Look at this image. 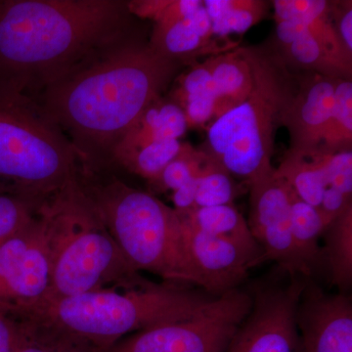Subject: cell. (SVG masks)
Here are the masks:
<instances>
[{"label":"cell","mask_w":352,"mask_h":352,"mask_svg":"<svg viewBox=\"0 0 352 352\" xmlns=\"http://www.w3.org/2000/svg\"><path fill=\"white\" fill-rule=\"evenodd\" d=\"M180 65L131 32L32 95L71 141L80 171L102 173Z\"/></svg>","instance_id":"cell-1"},{"label":"cell","mask_w":352,"mask_h":352,"mask_svg":"<svg viewBox=\"0 0 352 352\" xmlns=\"http://www.w3.org/2000/svg\"><path fill=\"white\" fill-rule=\"evenodd\" d=\"M122 0H0V80L36 94L131 32Z\"/></svg>","instance_id":"cell-2"},{"label":"cell","mask_w":352,"mask_h":352,"mask_svg":"<svg viewBox=\"0 0 352 352\" xmlns=\"http://www.w3.org/2000/svg\"><path fill=\"white\" fill-rule=\"evenodd\" d=\"M217 298L191 285L149 281L43 300L14 318L106 352L131 333L190 318Z\"/></svg>","instance_id":"cell-3"},{"label":"cell","mask_w":352,"mask_h":352,"mask_svg":"<svg viewBox=\"0 0 352 352\" xmlns=\"http://www.w3.org/2000/svg\"><path fill=\"white\" fill-rule=\"evenodd\" d=\"M38 214L45 227L51 256L50 288L44 300L150 281L127 261L78 178L44 201Z\"/></svg>","instance_id":"cell-4"},{"label":"cell","mask_w":352,"mask_h":352,"mask_svg":"<svg viewBox=\"0 0 352 352\" xmlns=\"http://www.w3.org/2000/svg\"><path fill=\"white\" fill-rule=\"evenodd\" d=\"M78 182L134 270L148 271L166 282L200 288L182 220L173 208L156 195L103 171H80Z\"/></svg>","instance_id":"cell-5"},{"label":"cell","mask_w":352,"mask_h":352,"mask_svg":"<svg viewBox=\"0 0 352 352\" xmlns=\"http://www.w3.org/2000/svg\"><path fill=\"white\" fill-rule=\"evenodd\" d=\"M245 50L252 68L251 92L214 120L199 150L250 185L274 170L275 133L298 87V74L285 64L272 43Z\"/></svg>","instance_id":"cell-6"},{"label":"cell","mask_w":352,"mask_h":352,"mask_svg":"<svg viewBox=\"0 0 352 352\" xmlns=\"http://www.w3.org/2000/svg\"><path fill=\"white\" fill-rule=\"evenodd\" d=\"M80 173L75 148L38 99L0 80V193L39 208Z\"/></svg>","instance_id":"cell-7"},{"label":"cell","mask_w":352,"mask_h":352,"mask_svg":"<svg viewBox=\"0 0 352 352\" xmlns=\"http://www.w3.org/2000/svg\"><path fill=\"white\" fill-rule=\"evenodd\" d=\"M252 303L249 289H231L198 314L131 333L106 352H226Z\"/></svg>","instance_id":"cell-8"},{"label":"cell","mask_w":352,"mask_h":352,"mask_svg":"<svg viewBox=\"0 0 352 352\" xmlns=\"http://www.w3.org/2000/svg\"><path fill=\"white\" fill-rule=\"evenodd\" d=\"M307 277L276 267L249 288L252 307L226 352H302L296 307Z\"/></svg>","instance_id":"cell-9"},{"label":"cell","mask_w":352,"mask_h":352,"mask_svg":"<svg viewBox=\"0 0 352 352\" xmlns=\"http://www.w3.org/2000/svg\"><path fill=\"white\" fill-rule=\"evenodd\" d=\"M50 283V245L36 212L27 226L0 245V314L17 317L36 307Z\"/></svg>","instance_id":"cell-10"},{"label":"cell","mask_w":352,"mask_h":352,"mask_svg":"<svg viewBox=\"0 0 352 352\" xmlns=\"http://www.w3.org/2000/svg\"><path fill=\"white\" fill-rule=\"evenodd\" d=\"M249 186L248 226L263 250V263L275 261L277 267L308 278L292 234L288 185L275 173L274 168Z\"/></svg>","instance_id":"cell-11"},{"label":"cell","mask_w":352,"mask_h":352,"mask_svg":"<svg viewBox=\"0 0 352 352\" xmlns=\"http://www.w3.org/2000/svg\"><path fill=\"white\" fill-rule=\"evenodd\" d=\"M302 352H352V300L307 278L296 311Z\"/></svg>","instance_id":"cell-12"},{"label":"cell","mask_w":352,"mask_h":352,"mask_svg":"<svg viewBox=\"0 0 352 352\" xmlns=\"http://www.w3.org/2000/svg\"><path fill=\"white\" fill-rule=\"evenodd\" d=\"M182 227L187 251L200 278V288L210 295L219 296L237 289L250 270L263 263L261 248L201 232L183 223Z\"/></svg>","instance_id":"cell-13"},{"label":"cell","mask_w":352,"mask_h":352,"mask_svg":"<svg viewBox=\"0 0 352 352\" xmlns=\"http://www.w3.org/2000/svg\"><path fill=\"white\" fill-rule=\"evenodd\" d=\"M296 74L298 87L282 115L281 126L288 129L289 149L309 151L320 145L340 78L314 73Z\"/></svg>","instance_id":"cell-14"},{"label":"cell","mask_w":352,"mask_h":352,"mask_svg":"<svg viewBox=\"0 0 352 352\" xmlns=\"http://www.w3.org/2000/svg\"><path fill=\"white\" fill-rule=\"evenodd\" d=\"M149 44L162 56L179 64L203 55L215 56L238 46V43L224 38L204 39L196 32L191 16L168 27H155Z\"/></svg>","instance_id":"cell-15"},{"label":"cell","mask_w":352,"mask_h":352,"mask_svg":"<svg viewBox=\"0 0 352 352\" xmlns=\"http://www.w3.org/2000/svg\"><path fill=\"white\" fill-rule=\"evenodd\" d=\"M210 58L217 95V119L249 96L252 87V68L245 47H236Z\"/></svg>","instance_id":"cell-16"},{"label":"cell","mask_w":352,"mask_h":352,"mask_svg":"<svg viewBox=\"0 0 352 352\" xmlns=\"http://www.w3.org/2000/svg\"><path fill=\"white\" fill-rule=\"evenodd\" d=\"M275 21H296L302 23L317 41L328 48L333 54L352 64V56L344 50L336 32L331 6L326 0H275Z\"/></svg>","instance_id":"cell-17"},{"label":"cell","mask_w":352,"mask_h":352,"mask_svg":"<svg viewBox=\"0 0 352 352\" xmlns=\"http://www.w3.org/2000/svg\"><path fill=\"white\" fill-rule=\"evenodd\" d=\"M275 50L285 64L296 73H314L351 80L352 64L333 54L308 32L305 25L291 43Z\"/></svg>","instance_id":"cell-18"},{"label":"cell","mask_w":352,"mask_h":352,"mask_svg":"<svg viewBox=\"0 0 352 352\" xmlns=\"http://www.w3.org/2000/svg\"><path fill=\"white\" fill-rule=\"evenodd\" d=\"M321 270L333 286L346 294L352 286V206L324 230Z\"/></svg>","instance_id":"cell-19"},{"label":"cell","mask_w":352,"mask_h":352,"mask_svg":"<svg viewBox=\"0 0 352 352\" xmlns=\"http://www.w3.org/2000/svg\"><path fill=\"white\" fill-rule=\"evenodd\" d=\"M289 204L294 243L308 278H312L321 271L320 239L326 226L318 208L300 200L291 189Z\"/></svg>","instance_id":"cell-20"},{"label":"cell","mask_w":352,"mask_h":352,"mask_svg":"<svg viewBox=\"0 0 352 352\" xmlns=\"http://www.w3.org/2000/svg\"><path fill=\"white\" fill-rule=\"evenodd\" d=\"M315 150L289 149L282 163L275 168V173L300 200L318 208L327 183L317 161Z\"/></svg>","instance_id":"cell-21"},{"label":"cell","mask_w":352,"mask_h":352,"mask_svg":"<svg viewBox=\"0 0 352 352\" xmlns=\"http://www.w3.org/2000/svg\"><path fill=\"white\" fill-rule=\"evenodd\" d=\"M178 217L183 224L201 232L261 248L252 237L247 219L233 205L196 208Z\"/></svg>","instance_id":"cell-22"},{"label":"cell","mask_w":352,"mask_h":352,"mask_svg":"<svg viewBox=\"0 0 352 352\" xmlns=\"http://www.w3.org/2000/svg\"><path fill=\"white\" fill-rule=\"evenodd\" d=\"M215 38L243 34L265 17L270 2L261 0H206Z\"/></svg>","instance_id":"cell-23"},{"label":"cell","mask_w":352,"mask_h":352,"mask_svg":"<svg viewBox=\"0 0 352 352\" xmlns=\"http://www.w3.org/2000/svg\"><path fill=\"white\" fill-rule=\"evenodd\" d=\"M183 143L176 139L154 141L113 156V166H120L148 182L156 179L164 168L177 157Z\"/></svg>","instance_id":"cell-24"},{"label":"cell","mask_w":352,"mask_h":352,"mask_svg":"<svg viewBox=\"0 0 352 352\" xmlns=\"http://www.w3.org/2000/svg\"><path fill=\"white\" fill-rule=\"evenodd\" d=\"M319 149L328 152L352 150V80H340L336 87L332 113Z\"/></svg>","instance_id":"cell-25"},{"label":"cell","mask_w":352,"mask_h":352,"mask_svg":"<svg viewBox=\"0 0 352 352\" xmlns=\"http://www.w3.org/2000/svg\"><path fill=\"white\" fill-rule=\"evenodd\" d=\"M16 321L18 339L15 352H100L50 329L24 320L16 319Z\"/></svg>","instance_id":"cell-26"},{"label":"cell","mask_w":352,"mask_h":352,"mask_svg":"<svg viewBox=\"0 0 352 352\" xmlns=\"http://www.w3.org/2000/svg\"><path fill=\"white\" fill-rule=\"evenodd\" d=\"M208 161V157L205 153L195 149L188 143H183L177 157L164 168L156 179L148 182L149 193L155 195L175 191L200 173Z\"/></svg>","instance_id":"cell-27"},{"label":"cell","mask_w":352,"mask_h":352,"mask_svg":"<svg viewBox=\"0 0 352 352\" xmlns=\"http://www.w3.org/2000/svg\"><path fill=\"white\" fill-rule=\"evenodd\" d=\"M237 194L232 176L208 157L199 177L195 208L233 205Z\"/></svg>","instance_id":"cell-28"},{"label":"cell","mask_w":352,"mask_h":352,"mask_svg":"<svg viewBox=\"0 0 352 352\" xmlns=\"http://www.w3.org/2000/svg\"><path fill=\"white\" fill-rule=\"evenodd\" d=\"M204 94H214L217 97L210 72V57L201 63L192 66L186 73L176 78L170 100L182 107L189 99Z\"/></svg>","instance_id":"cell-29"},{"label":"cell","mask_w":352,"mask_h":352,"mask_svg":"<svg viewBox=\"0 0 352 352\" xmlns=\"http://www.w3.org/2000/svg\"><path fill=\"white\" fill-rule=\"evenodd\" d=\"M38 208L19 197L0 193V245L27 226Z\"/></svg>","instance_id":"cell-30"},{"label":"cell","mask_w":352,"mask_h":352,"mask_svg":"<svg viewBox=\"0 0 352 352\" xmlns=\"http://www.w3.org/2000/svg\"><path fill=\"white\" fill-rule=\"evenodd\" d=\"M315 155L327 186H332L344 195L352 197V150L328 152L317 148Z\"/></svg>","instance_id":"cell-31"},{"label":"cell","mask_w":352,"mask_h":352,"mask_svg":"<svg viewBox=\"0 0 352 352\" xmlns=\"http://www.w3.org/2000/svg\"><path fill=\"white\" fill-rule=\"evenodd\" d=\"M217 97L214 94H204L193 97L182 106L186 118L187 126H203L217 116Z\"/></svg>","instance_id":"cell-32"},{"label":"cell","mask_w":352,"mask_h":352,"mask_svg":"<svg viewBox=\"0 0 352 352\" xmlns=\"http://www.w3.org/2000/svg\"><path fill=\"white\" fill-rule=\"evenodd\" d=\"M331 17L340 43L352 56V1H332Z\"/></svg>","instance_id":"cell-33"},{"label":"cell","mask_w":352,"mask_h":352,"mask_svg":"<svg viewBox=\"0 0 352 352\" xmlns=\"http://www.w3.org/2000/svg\"><path fill=\"white\" fill-rule=\"evenodd\" d=\"M352 206V197L344 195L332 186L326 187L318 208L326 228Z\"/></svg>","instance_id":"cell-34"},{"label":"cell","mask_w":352,"mask_h":352,"mask_svg":"<svg viewBox=\"0 0 352 352\" xmlns=\"http://www.w3.org/2000/svg\"><path fill=\"white\" fill-rule=\"evenodd\" d=\"M201 4V0H170L155 22V27L164 28L175 24L191 16Z\"/></svg>","instance_id":"cell-35"},{"label":"cell","mask_w":352,"mask_h":352,"mask_svg":"<svg viewBox=\"0 0 352 352\" xmlns=\"http://www.w3.org/2000/svg\"><path fill=\"white\" fill-rule=\"evenodd\" d=\"M201 173L193 176L179 188L171 192L170 200L173 201V208L175 210L176 214H186L195 208L197 188H198L199 177H200Z\"/></svg>","instance_id":"cell-36"},{"label":"cell","mask_w":352,"mask_h":352,"mask_svg":"<svg viewBox=\"0 0 352 352\" xmlns=\"http://www.w3.org/2000/svg\"><path fill=\"white\" fill-rule=\"evenodd\" d=\"M18 323L9 315L0 314V352H15Z\"/></svg>","instance_id":"cell-37"}]
</instances>
